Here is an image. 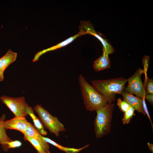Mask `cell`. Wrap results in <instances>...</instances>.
Wrapping results in <instances>:
<instances>
[{
    "mask_svg": "<svg viewBox=\"0 0 153 153\" xmlns=\"http://www.w3.org/2000/svg\"><path fill=\"white\" fill-rule=\"evenodd\" d=\"M78 79L84 105L87 110L96 111L108 104L104 97L93 86L90 85L82 75L79 76Z\"/></svg>",
    "mask_w": 153,
    "mask_h": 153,
    "instance_id": "obj_1",
    "label": "cell"
},
{
    "mask_svg": "<svg viewBox=\"0 0 153 153\" xmlns=\"http://www.w3.org/2000/svg\"><path fill=\"white\" fill-rule=\"evenodd\" d=\"M127 82V79L123 77L91 81L92 86L104 97L108 104L115 100L116 94H122Z\"/></svg>",
    "mask_w": 153,
    "mask_h": 153,
    "instance_id": "obj_2",
    "label": "cell"
},
{
    "mask_svg": "<svg viewBox=\"0 0 153 153\" xmlns=\"http://www.w3.org/2000/svg\"><path fill=\"white\" fill-rule=\"evenodd\" d=\"M114 103L107 104L103 107L96 110L97 115L94 125L96 137L101 138L110 131Z\"/></svg>",
    "mask_w": 153,
    "mask_h": 153,
    "instance_id": "obj_3",
    "label": "cell"
},
{
    "mask_svg": "<svg viewBox=\"0 0 153 153\" xmlns=\"http://www.w3.org/2000/svg\"><path fill=\"white\" fill-rule=\"evenodd\" d=\"M33 109L38 114L39 118L44 126L57 137L61 132L65 131L66 129L58 118L52 115L40 105H37Z\"/></svg>",
    "mask_w": 153,
    "mask_h": 153,
    "instance_id": "obj_4",
    "label": "cell"
},
{
    "mask_svg": "<svg viewBox=\"0 0 153 153\" xmlns=\"http://www.w3.org/2000/svg\"><path fill=\"white\" fill-rule=\"evenodd\" d=\"M1 102L12 112L14 116L28 115L27 108L29 105L23 97H12L3 95L0 97Z\"/></svg>",
    "mask_w": 153,
    "mask_h": 153,
    "instance_id": "obj_5",
    "label": "cell"
},
{
    "mask_svg": "<svg viewBox=\"0 0 153 153\" xmlns=\"http://www.w3.org/2000/svg\"><path fill=\"white\" fill-rule=\"evenodd\" d=\"M143 73V70L139 68L131 76L127 79L128 84L125 88V91L142 99L145 98L147 94L141 78V75Z\"/></svg>",
    "mask_w": 153,
    "mask_h": 153,
    "instance_id": "obj_6",
    "label": "cell"
},
{
    "mask_svg": "<svg viewBox=\"0 0 153 153\" xmlns=\"http://www.w3.org/2000/svg\"><path fill=\"white\" fill-rule=\"evenodd\" d=\"M79 29H82L87 32V34L92 35L99 40L103 46V51L108 55L113 54L115 50L107 39L103 38L95 31L93 24L89 21H81Z\"/></svg>",
    "mask_w": 153,
    "mask_h": 153,
    "instance_id": "obj_7",
    "label": "cell"
},
{
    "mask_svg": "<svg viewBox=\"0 0 153 153\" xmlns=\"http://www.w3.org/2000/svg\"><path fill=\"white\" fill-rule=\"evenodd\" d=\"M29 123L25 116H14L11 119L5 121L4 126L6 129L16 130L24 134Z\"/></svg>",
    "mask_w": 153,
    "mask_h": 153,
    "instance_id": "obj_8",
    "label": "cell"
},
{
    "mask_svg": "<svg viewBox=\"0 0 153 153\" xmlns=\"http://www.w3.org/2000/svg\"><path fill=\"white\" fill-rule=\"evenodd\" d=\"M79 31L76 34L71 36L65 41L60 42L56 45L44 49L37 52L35 55L33 61L34 62L38 61L40 56L43 54L51 51L54 50L64 47L72 42L74 40L78 37L82 35L87 34V32L82 29H79Z\"/></svg>",
    "mask_w": 153,
    "mask_h": 153,
    "instance_id": "obj_9",
    "label": "cell"
},
{
    "mask_svg": "<svg viewBox=\"0 0 153 153\" xmlns=\"http://www.w3.org/2000/svg\"><path fill=\"white\" fill-rule=\"evenodd\" d=\"M123 100L126 101L138 112L141 113L145 116L144 111L143 103V99L134 96L132 94L124 91L121 94Z\"/></svg>",
    "mask_w": 153,
    "mask_h": 153,
    "instance_id": "obj_10",
    "label": "cell"
},
{
    "mask_svg": "<svg viewBox=\"0 0 153 153\" xmlns=\"http://www.w3.org/2000/svg\"><path fill=\"white\" fill-rule=\"evenodd\" d=\"M110 60L108 54L103 51L102 55L94 62L93 67L96 71H99L110 68Z\"/></svg>",
    "mask_w": 153,
    "mask_h": 153,
    "instance_id": "obj_11",
    "label": "cell"
},
{
    "mask_svg": "<svg viewBox=\"0 0 153 153\" xmlns=\"http://www.w3.org/2000/svg\"><path fill=\"white\" fill-rule=\"evenodd\" d=\"M17 57L16 52L9 49L6 53L0 58V69L4 72L6 68L16 60Z\"/></svg>",
    "mask_w": 153,
    "mask_h": 153,
    "instance_id": "obj_12",
    "label": "cell"
},
{
    "mask_svg": "<svg viewBox=\"0 0 153 153\" xmlns=\"http://www.w3.org/2000/svg\"><path fill=\"white\" fill-rule=\"evenodd\" d=\"M6 118V115L3 114L0 117V144H1L3 150L7 152L9 149L7 143L12 140L7 135L6 129L4 126V122Z\"/></svg>",
    "mask_w": 153,
    "mask_h": 153,
    "instance_id": "obj_13",
    "label": "cell"
},
{
    "mask_svg": "<svg viewBox=\"0 0 153 153\" xmlns=\"http://www.w3.org/2000/svg\"><path fill=\"white\" fill-rule=\"evenodd\" d=\"M26 134L37 141L44 146L49 147L48 143L45 141L42 138V136L40 133L35 126L31 123L26 129Z\"/></svg>",
    "mask_w": 153,
    "mask_h": 153,
    "instance_id": "obj_14",
    "label": "cell"
},
{
    "mask_svg": "<svg viewBox=\"0 0 153 153\" xmlns=\"http://www.w3.org/2000/svg\"><path fill=\"white\" fill-rule=\"evenodd\" d=\"M26 110L28 115L33 120L35 127L42 136L44 137L46 135L47 132L45 130L43 125L39 118L35 114L33 109L28 105Z\"/></svg>",
    "mask_w": 153,
    "mask_h": 153,
    "instance_id": "obj_15",
    "label": "cell"
},
{
    "mask_svg": "<svg viewBox=\"0 0 153 153\" xmlns=\"http://www.w3.org/2000/svg\"><path fill=\"white\" fill-rule=\"evenodd\" d=\"M42 138L47 143L54 146L59 149L64 151L66 153H78L81 150L86 148L89 146V144H87L81 148L78 149L70 148L63 146L48 138L42 136Z\"/></svg>",
    "mask_w": 153,
    "mask_h": 153,
    "instance_id": "obj_16",
    "label": "cell"
},
{
    "mask_svg": "<svg viewBox=\"0 0 153 153\" xmlns=\"http://www.w3.org/2000/svg\"><path fill=\"white\" fill-rule=\"evenodd\" d=\"M24 135V139L29 142L37 151V153H50L49 147H46L34 139L26 135Z\"/></svg>",
    "mask_w": 153,
    "mask_h": 153,
    "instance_id": "obj_17",
    "label": "cell"
},
{
    "mask_svg": "<svg viewBox=\"0 0 153 153\" xmlns=\"http://www.w3.org/2000/svg\"><path fill=\"white\" fill-rule=\"evenodd\" d=\"M135 110L131 106L126 112L124 113V116L122 118V122L123 124H129L134 116L135 115Z\"/></svg>",
    "mask_w": 153,
    "mask_h": 153,
    "instance_id": "obj_18",
    "label": "cell"
},
{
    "mask_svg": "<svg viewBox=\"0 0 153 153\" xmlns=\"http://www.w3.org/2000/svg\"><path fill=\"white\" fill-rule=\"evenodd\" d=\"M117 101V105L120 110L124 113L127 111L130 106L127 102L124 100H122L120 98H118Z\"/></svg>",
    "mask_w": 153,
    "mask_h": 153,
    "instance_id": "obj_19",
    "label": "cell"
},
{
    "mask_svg": "<svg viewBox=\"0 0 153 153\" xmlns=\"http://www.w3.org/2000/svg\"><path fill=\"white\" fill-rule=\"evenodd\" d=\"M146 85V92L148 94H153V80L152 78H149L148 77L145 78Z\"/></svg>",
    "mask_w": 153,
    "mask_h": 153,
    "instance_id": "obj_20",
    "label": "cell"
},
{
    "mask_svg": "<svg viewBox=\"0 0 153 153\" xmlns=\"http://www.w3.org/2000/svg\"><path fill=\"white\" fill-rule=\"evenodd\" d=\"M22 144V142L18 140H12L7 143L8 149L19 147H20Z\"/></svg>",
    "mask_w": 153,
    "mask_h": 153,
    "instance_id": "obj_21",
    "label": "cell"
},
{
    "mask_svg": "<svg viewBox=\"0 0 153 153\" xmlns=\"http://www.w3.org/2000/svg\"><path fill=\"white\" fill-rule=\"evenodd\" d=\"M142 103H143V110H144V111L146 114L147 116L148 117V118L149 119L150 121V123H151V125H152V130H153V124L151 119V118L147 107V106L146 104V103L145 101V98H143L142 100Z\"/></svg>",
    "mask_w": 153,
    "mask_h": 153,
    "instance_id": "obj_22",
    "label": "cell"
},
{
    "mask_svg": "<svg viewBox=\"0 0 153 153\" xmlns=\"http://www.w3.org/2000/svg\"><path fill=\"white\" fill-rule=\"evenodd\" d=\"M145 99L147 100L152 105H153V94H146L145 97Z\"/></svg>",
    "mask_w": 153,
    "mask_h": 153,
    "instance_id": "obj_23",
    "label": "cell"
},
{
    "mask_svg": "<svg viewBox=\"0 0 153 153\" xmlns=\"http://www.w3.org/2000/svg\"><path fill=\"white\" fill-rule=\"evenodd\" d=\"M147 145L150 150L153 153V144L151 143H148Z\"/></svg>",
    "mask_w": 153,
    "mask_h": 153,
    "instance_id": "obj_24",
    "label": "cell"
},
{
    "mask_svg": "<svg viewBox=\"0 0 153 153\" xmlns=\"http://www.w3.org/2000/svg\"><path fill=\"white\" fill-rule=\"evenodd\" d=\"M4 78V72L0 69V82L3 81Z\"/></svg>",
    "mask_w": 153,
    "mask_h": 153,
    "instance_id": "obj_25",
    "label": "cell"
}]
</instances>
